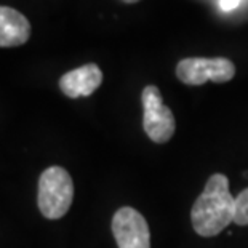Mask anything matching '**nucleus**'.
<instances>
[{
	"label": "nucleus",
	"instance_id": "1",
	"mask_svg": "<svg viewBox=\"0 0 248 248\" xmlns=\"http://www.w3.org/2000/svg\"><path fill=\"white\" fill-rule=\"evenodd\" d=\"M234 215L235 197L229 192V179L221 173H215L192 205V228L202 237H215L234 223Z\"/></svg>",
	"mask_w": 248,
	"mask_h": 248
},
{
	"label": "nucleus",
	"instance_id": "2",
	"mask_svg": "<svg viewBox=\"0 0 248 248\" xmlns=\"http://www.w3.org/2000/svg\"><path fill=\"white\" fill-rule=\"evenodd\" d=\"M74 199V184L64 168L50 167L39 179V210L48 219H60L69 212Z\"/></svg>",
	"mask_w": 248,
	"mask_h": 248
},
{
	"label": "nucleus",
	"instance_id": "3",
	"mask_svg": "<svg viewBox=\"0 0 248 248\" xmlns=\"http://www.w3.org/2000/svg\"><path fill=\"white\" fill-rule=\"evenodd\" d=\"M141 99L142 110H144L142 128H144L146 135L157 144L168 142L175 135L176 124L170 108L163 104L160 90L154 85L146 87L142 90Z\"/></svg>",
	"mask_w": 248,
	"mask_h": 248
},
{
	"label": "nucleus",
	"instance_id": "4",
	"mask_svg": "<svg viewBox=\"0 0 248 248\" xmlns=\"http://www.w3.org/2000/svg\"><path fill=\"white\" fill-rule=\"evenodd\" d=\"M234 76L235 66L228 58H186L176 66V77L192 87L203 85L208 80L224 83Z\"/></svg>",
	"mask_w": 248,
	"mask_h": 248
},
{
	"label": "nucleus",
	"instance_id": "5",
	"mask_svg": "<svg viewBox=\"0 0 248 248\" xmlns=\"http://www.w3.org/2000/svg\"><path fill=\"white\" fill-rule=\"evenodd\" d=\"M112 234L119 248H151V232L138 210L122 207L112 218Z\"/></svg>",
	"mask_w": 248,
	"mask_h": 248
},
{
	"label": "nucleus",
	"instance_id": "6",
	"mask_svg": "<svg viewBox=\"0 0 248 248\" xmlns=\"http://www.w3.org/2000/svg\"><path fill=\"white\" fill-rule=\"evenodd\" d=\"M103 82V72L96 64H85L69 71L60 78V88L67 98L90 96Z\"/></svg>",
	"mask_w": 248,
	"mask_h": 248
},
{
	"label": "nucleus",
	"instance_id": "7",
	"mask_svg": "<svg viewBox=\"0 0 248 248\" xmlns=\"http://www.w3.org/2000/svg\"><path fill=\"white\" fill-rule=\"evenodd\" d=\"M31 37V24L28 18L18 10L0 7V46L24 45Z\"/></svg>",
	"mask_w": 248,
	"mask_h": 248
},
{
	"label": "nucleus",
	"instance_id": "8",
	"mask_svg": "<svg viewBox=\"0 0 248 248\" xmlns=\"http://www.w3.org/2000/svg\"><path fill=\"white\" fill-rule=\"evenodd\" d=\"M234 223L237 226H248V187L235 197Z\"/></svg>",
	"mask_w": 248,
	"mask_h": 248
},
{
	"label": "nucleus",
	"instance_id": "9",
	"mask_svg": "<svg viewBox=\"0 0 248 248\" xmlns=\"http://www.w3.org/2000/svg\"><path fill=\"white\" fill-rule=\"evenodd\" d=\"M244 3H245V0H219L218 7L221 12L232 13V12H235V10H239Z\"/></svg>",
	"mask_w": 248,
	"mask_h": 248
},
{
	"label": "nucleus",
	"instance_id": "10",
	"mask_svg": "<svg viewBox=\"0 0 248 248\" xmlns=\"http://www.w3.org/2000/svg\"><path fill=\"white\" fill-rule=\"evenodd\" d=\"M125 3H135V2H140V0H124Z\"/></svg>",
	"mask_w": 248,
	"mask_h": 248
}]
</instances>
